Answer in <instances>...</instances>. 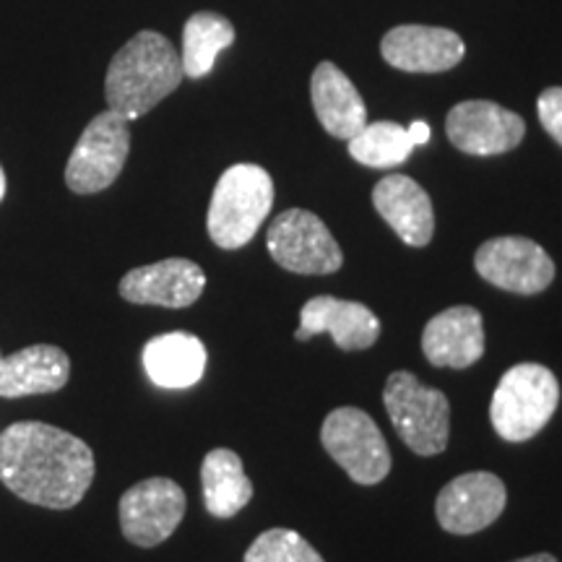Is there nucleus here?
Wrapping results in <instances>:
<instances>
[{
	"label": "nucleus",
	"mask_w": 562,
	"mask_h": 562,
	"mask_svg": "<svg viewBox=\"0 0 562 562\" xmlns=\"http://www.w3.org/2000/svg\"><path fill=\"white\" fill-rule=\"evenodd\" d=\"M0 482L21 501L70 510L94 482V453L60 427L16 422L0 432Z\"/></svg>",
	"instance_id": "obj_1"
},
{
	"label": "nucleus",
	"mask_w": 562,
	"mask_h": 562,
	"mask_svg": "<svg viewBox=\"0 0 562 562\" xmlns=\"http://www.w3.org/2000/svg\"><path fill=\"white\" fill-rule=\"evenodd\" d=\"M182 79V60L172 42L159 32H138L112 58L104 97L110 110L131 123L170 97Z\"/></svg>",
	"instance_id": "obj_2"
},
{
	"label": "nucleus",
	"mask_w": 562,
	"mask_h": 562,
	"mask_svg": "<svg viewBox=\"0 0 562 562\" xmlns=\"http://www.w3.org/2000/svg\"><path fill=\"white\" fill-rule=\"evenodd\" d=\"M273 206V180L258 165H235L216 182L209 203V237L222 250L248 245Z\"/></svg>",
	"instance_id": "obj_3"
},
{
	"label": "nucleus",
	"mask_w": 562,
	"mask_h": 562,
	"mask_svg": "<svg viewBox=\"0 0 562 562\" xmlns=\"http://www.w3.org/2000/svg\"><path fill=\"white\" fill-rule=\"evenodd\" d=\"M558 404L560 383L550 368L537 362L516 364L492 393V427L503 440L526 442L544 430Z\"/></svg>",
	"instance_id": "obj_4"
},
{
	"label": "nucleus",
	"mask_w": 562,
	"mask_h": 562,
	"mask_svg": "<svg viewBox=\"0 0 562 562\" xmlns=\"http://www.w3.org/2000/svg\"><path fill=\"white\" fill-rule=\"evenodd\" d=\"M385 412L398 438L417 456H438L446 451L451 432V404L446 393L430 389L412 372H391L383 389Z\"/></svg>",
	"instance_id": "obj_5"
},
{
	"label": "nucleus",
	"mask_w": 562,
	"mask_h": 562,
	"mask_svg": "<svg viewBox=\"0 0 562 562\" xmlns=\"http://www.w3.org/2000/svg\"><path fill=\"white\" fill-rule=\"evenodd\" d=\"M321 442L351 482L372 487L391 472V451L381 427L357 406H341L328 414L321 427Z\"/></svg>",
	"instance_id": "obj_6"
},
{
	"label": "nucleus",
	"mask_w": 562,
	"mask_h": 562,
	"mask_svg": "<svg viewBox=\"0 0 562 562\" xmlns=\"http://www.w3.org/2000/svg\"><path fill=\"white\" fill-rule=\"evenodd\" d=\"M266 245L281 269L302 277H326L344 266L339 243L323 220L305 209L281 211L271 222Z\"/></svg>",
	"instance_id": "obj_7"
},
{
	"label": "nucleus",
	"mask_w": 562,
	"mask_h": 562,
	"mask_svg": "<svg viewBox=\"0 0 562 562\" xmlns=\"http://www.w3.org/2000/svg\"><path fill=\"white\" fill-rule=\"evenodd\" d=\"M131 151L128 121L104 110L83 128L66 165V182L74 193L91 195L110 188L123 172Z\"/></svg>",
	"instance_id": "obj_8"
},
{
	"label": "nucleus",
	"mask_w": 562,
	"mask_h": 562,
	"mask_svg": "<svg viewBox=\"0 0 562 562\" xmlns=\"http://www.w3.org/2000/svg\"><path fill=\"white\" fill-rule=\"evenodd\" d=\"M186 492L178 482L151 476V480L133 484L117 505L123 537L146 550L167 542L186 516Z\"/></svg>",
	"instance_id": "obj_9"
},
{
	"label": "nucleus",
	"mask_w": 562,
	"mask_h": 562,
	"mask_svg": "<svg viewBox=\"0 0 562 562\" xmlns=\"http://www.w3.org/2000/svg\"><path fill=\"white\" fill-rule=\"evenodd\" d=\"M474 269L497 290L524 297L544 292L554 281L552 258L529 237H492L476 250Z\"/></svg>",
	"instance_id": "obj_10"
},
{
	"label": "nucleus",
	"mask_w": 562,
	"mask_h": 562,
	"mask_svg": "<svg viewBox=\"0 0 562 562\" xmlns=\"http://www.w3.org/2000/svg\"><path fill=\"white\" fill-rule=\"evenodd\" d=\"M505 503H508V490L501 476L469 472L456 476L440 490L435 501V516L442 531L469 537L495 524L505 510Z\"/></svg>",
	"instance_id": "obj_11"
},
{
	"label": "nucleus",
	"mask_w": 562,
	"mask_h": 562,
	"mask_svg": "<svg viewBox=\"0 0 562 562\" xmlns=\"http://www.w3.org/2000/svg\"><path fill=\"white\" fill-rule=\"evenodd\" d=\"M446 133L451 144L472 157H495L513 151L526 136L521 115L487 100L459 102L448 112Z\"/></svg>",
	"instance_id": "obj_12"
},
{
	"label": "nucleus",
	"mask_w": 562,
	"mask_h": 562,
	"mask_svg": "<svg viewBox=\"0 0 562 562\" xmlns=\"http://www.w3.org/2000/svg\"><path fill=\"white\" fill-rule=\"evenodd\" d=\"M321 334H331L336 347L344 351H362L381 339V321L362 302L321 294L302 305L294 339L307 341Z\"/></svg>",
	"instance_id": "obj_13"
},
{
	"label": "nucleus",
	"mask_w": 562,
	"mask_h": 562,
	"mask_svg": "<svg viewBox=\"0 0 562 562\" xmlns=\"http://www.w3.org/2000/svg\"><path fill=\"white\" fill-rule=\"evenodd\" d=\"M381 53L389 66L406 74H442L459 66L467 45L459 34L442 26L404 24L385 34Z\"/></svg>",
	"instance_id": "obj_14"
},
{
	"label": "nucleus",
	"mask_w": 562,
	"mask_h": 562,
	"mask_svg": "<svg viewBox=\"0 0 562 562\" xmlns=\"http://www.w3.org/2000/svg\"><path fill=\"white\" fill-rule=\"evenodd\" d=\"M206 290V273L188 258H167V261L140 266L121 279V297L133 305L188 307Z\"/></svg>",
	"instance_id": "obj_15"
},
{
	"label": "nucleus",
	"mask_w": 562,
	"mask_h": 562,
	"mask_svg": "<svg viewBox=\"0 0 562 562\" xmlns=\"http://www.w3.org/2000/svg\"><path fill=\"white\" fill-rule=\"evenodd\" d=\"M422 351L435 368L463 370L484 357V321L472 305L448 307L422 331Z\"/></svg>",
	"instance_id": "obj_16"
},
{
	"label": "nucleus",
	"mask_w": 562,
	"mask_h": 562,
	"mask_svg": "<svg viewBox=\"0 0 562 562\" xmlns=\"http://www.w3.org/2000/svg\"><path fill=\"white\" fill-rule=\"evenodd\" d=\"M372 203L385 224L412 248H425L435 235L430 195L406 175H389L372 188Z\"/></svg>",
	"instance_id": "obj_17"
},
{
	"label": "nucleus",
	"mask_w": 562,
	"mask_h": 562,
	"mask_svg": "<svg viewBox=\"0 0 562 562\" xmlns=\"http://www.w3.org/2000/svg\"><path fill=\"white\" fill-rule=\"evenodd\" d=\"M70 360L60 347L34 344L0 360V396H42L55 393L68 383Z\"/></svg>",
	"instance_id": "obj_18"
},
{
	"label": "nucleus",
	"mask_w": 562,
	"mask_h": 562,
	"mask_svg": "<svg viewBox=\"0 0 562 562\" xmlns=\"http://www.w3.org/2000/svg\"><path fill=\"white\" fill-rule=\"evenodd\" d=\"M311 94L315 115L334 138L349 140L368 125V110H364L360 91L334 63H318V68L313 70Z\"/></svg>",
	"instance_id": "obj_19"
},
{
	"label": "nucleus",
	"mask_w": 562,
	"mask_h": 562,
	"mask_svg": "<svg viewBox=\"0 0 562 562\" xmlns=\"http://www.w3.org/2000/svg\"><path fill=\"white\" fill-rule=\"evenodd\" d=\"M206 360L203 341L186 331L154 336L144 347V370L159 389H191L206 372Z\"/></svg>",
	"instance_id": "obj_20"
},
{
	"label": "nucleus",
	"mask_w": 562,
	"mask_h": 562,
	"mask_svg": "<svg viewBox=\"0 0 562 562\" xmlns=\"http://www.w3.org/2000/svg\"><path fill=\"white\" fill-rule=\"evenodd\" d=\"M201 487L206 510L214 518L237 516L252 497V482L243 469V459L229 448H216L201 463Z\"/></svg>",
	"instance_id": "obj_21"
},
{
	"label": "nucleus",
	"mask_w": 562,
	"mask_h": 562,
	"mask_svg": "<svg viewBox=\"0 0 562 562\" xmlns=\"http://www.w3.org/2000/svg\"><path fill=\"white\" fill-rule=\"evenodd\" d=\"M232 42H235V26L229 19L214 11L193 13L182 30V74L188 79H203Z\"/></svg>",
	"instance_id": "obj_22"
},
{
	"label": "nucleus",
	"mask_w": 562,
	"mask_h": 562,
	"mask_svg": "<svg viewBox=\"0 0 562 562\" xmlns=\"http://www.w3.org/2000/svg\"><path fill=\"white\" fill-rule=\"evenodd\" d=\"M414 146H417V140H414L412 131L391 121L368 123L357 136L349 138L351 159L364 167H372V170L398 167L402 161L409 159Z\"/></svg>",
	"instance_id": "obj_23"
},
{
	"label": "nucleus",
	"mask_w": 562,
	"mask_h": 562,
	"mask_svg": "<svg viewBox=\"0 0 562 562\" xmlns=\"http://www.w3.org/2000/svg\"><path fill=\"white\" fill-rule=\"evenodd\" d=\"M243 562H326L305 537L292 529H269L245 552Z\"/></svg>",
	"instance_id": "obj_24"
},
{
	"label": "nucleus",
	"mask_w": 562,
	"mask_h": 562,
	"mask_svg": "<svg viewBox=\"0 0 562 562\" xmlns=\"http://www.w3.org/2000/svg\"><path fill=\"white\" fill-rule=\"evenodd\" d=\"M537 112L544 131L562 146V87L544 89L542 94H539Z\"/></svg>",
	"instance_id": "obj_25"
},
{
	"label": "nucleus",
	"mask_w": 562,
	"mask_h": 562,
	"mask_svg": "<svg viewBox=\"0 0 562 562\" xmlns=\"http://www.w3.org/2000/svg\"><path fill=\"white\" fill-rule=\"evenodd\" d=\"M513 562H558V558H552V554H547V552H539V554H531V558H521V560H513Z\"/></svg>",
	"instance_id": "obj_26"
},
{
	"label": "nucleus",
	"mask_w": 562,
	"mask_h": 562,
	"mask_svg": "<svg viewBox=\"0 0 562 562\" xmlns=\"http://www.w3.org/2000/svg\"><path fill=\"white\" fill-rule=\"evenodd\" d=\"M3 195H5V172L3 167H0V201H3Z\"/></svg>",
	"instance_id": "obj_27"
},
{
	"label": "nucleus",
	"mask_w": 562,
	"mask_h": 562,
	"mask_svg": "<svg viewBox=\"0 0 562 562\" xmlns=\"http://www.w3.org/2000/svg\"><path fill=\"white\" fill-rule=\"evenodd\" d=\"M0 360H3V357H0Z\"/></svg>",
	"instance_id": "obj_28"
}]
</instances>
